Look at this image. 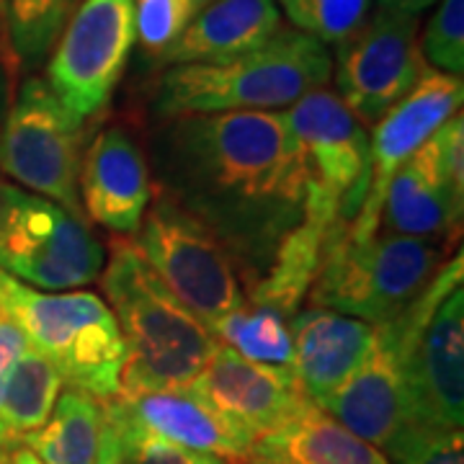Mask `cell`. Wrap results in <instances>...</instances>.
<instances>
[{
	"mask_svg": "<svg viewBox=\"0 0 464 464\" xmlns=\"http://www.w3.org/2000/svg\"><path fill=\"white\" fill-rule=\"evenodd\" d=\"M152 186L225 246L240 282L256 284L307 204L313 173L284 111L160 119L150 137Z\"/></svg>",
	"mask_w": 464,
	"mask_h": 464,
	"instance_id": "6da1fadb",
	"label": "cell"
},
{
	"mask_svg": "<svg viewBox=\"0 0 464 464\" xmlns=\"http://www.w3.org/2000/svg\"><path fill=\"white\" fill-rule=\"evenodd\" d=\"M99 279L127 348L119 395L188 387L197 380L217 341L155 276L132 237L111 243Z\"/></svg>",
	"mask_w": 464,
	"mask_h": 464,
	"instance_id": "7a4b0ae2",
	"label": "cell"
},
{
	"mask_svg": "<svg viewBox=\"0 0 464 464\" xmlns=\"http://www.w3.org/2000/svg\"><path fill=\"white\" fill-rule=\"evenodd\" d=\"M325 44L284 26L264 47L217 65L168 67L152 109L158 119L225 111H284L304 93L331 83Z\"/></svg>",
	"mask_w": 464,
	"mask_h": 464,
	"instance_id": "3957f363",
	"label": "cell"
},
{
	"mask_svg": "<svg viewBox=\"0 0 464 464\" xmlns=\"http://www.w3.org/2000/svg\"><path fill=\"white\" fill-rule=\"evenodd\" d=\"M451 258V246L420 237L374 232L351 240L346 219L328 235L313 289L310 307H328L384 325L420 297Z\"/></svg>",
	"mask_w": 464,
	"mask_h": 464,
	"instance_id": "277c9868",
	"label": "cell"
},
{
	"mask_svg": "<svg viewBox=\"0 0 464 464\" xmlns=\"http://www.w3.org/2000/svg\"><path fill=\"white\" fill-rule=\"evenodd\" d=\"M0 307L60 369L65 387L109 402L121 390L127 348L106 299L91 289L42 292L0 271Z\"/></svg>",
	"mask_w": 464,
	"mask_h": 464,
	"instance_id": "5b68a950",
	"label": "cell"
},
{
	"mask_svg": "<svg viewBox=\"0 0 464 464\" xmlns=\"http://www.w3.org/2000/svg\"><path fill=\"white\" fill-rule=\"evenodd\" d=\"M462 248L408 307L402 387L413 429L462 431L464 420Z\"/></svg>",
	"mask_w": 464,
	"mask_h": 464,
	"instance_id": "8992f818",
	"label": "cell"
},
{
	"mask_svg": "<svg viewBox=\"0 0 464 464\" xmlns=\"http://www.w3.org/2000/svg\"><path fill=\"white\" fill-rule=\"evenodd\" d=\"M0 170L24 191L83 217L78 179L83 160V121L63 106L44 78L29 75L3 116Z\"/></svg>",
	"mask_w": 464,
	"mask_h": 464,
	"instance_id": "52a82bcc",
	"label": "cell"
},
{
	"mask_svg": "<svg viewBox=\"0 0 464 464\" xmlns=\"http://www.w3.org/2000/svg\"><path fill=\"white\" fill-rule=\"evenodd\" d=\"M134 243L155 276L204 328L248 302L235 261L215 232L155 186Z\"/></svg>",
	"mask_w": 464,
	"mask_h": 464,
	"instance_id": "ba28073f",
	"label": "cell"
},
{
	"mask_svg": "<svg viewBox=\"0 0 464 464\" xmlns=\"http://www.w3.org/2000/svg\"><path fill=\"white\" fill-rule=\"evenodd\" d=\"M103 258L85 219L18 186L0 225V271L42 292H72L99 282Z\"/></svg>",
	"mask_w": 464,
	"mask_h": 464,
	"instance_id": "9c48e42d",
	"label": "cell"
},
{
	"mask_svg": "<svg viewBox=\"0 0 464 464\" xmlns=\"http://www.w3.org/2000/svg\"><path fill=\"white\" fill-rule=\"evenodd\" d=\"M134 47V0H81L47 57V85L81 121L101 114Z\"/></svg>",
	"mask_w": 464,
	"mask_h": 464,
	"instance_id": "30bf717a",
	"label": "cell"
},
{
	"mask_svg": "<svg viewBox=\"0 0 464 464\" xmlns=\"http://www.w3.org/2000/svg\"><path fill=\"white\" fill-rule=\"evenodd\" d=\"M420 16L374 3L364 26L333 50L335 93L372 130L429 70L420 47Z\"/></svg>",
	"mask_w": 464,
	"mask_h": 464,
	"instance_id": "8fae6325",
	"label": "cell"
},
{
	"mask_svg": "<svg viewBox=\"0 0 464 464\" xmlns=\"http://www.w3.org/2000/svg\"><path fill=\"white\" fill-rule=\"evenodd\" d=\"M462 78L429 67L413 91L372 127L364 199L356 215L346 222L351 240H366L380 230L382 201L392 176L431 140L444 121L462 111Z\"/></svg>",
	"mask_w": 464,
	"mask_h": 464,
	"instance_id": "7c38bea8",
	"label": "cell"
},
{
	"mask_svg": "<svg viewBox=\"0 0 464 464\" xmlns=\"http://www.w3.org/2000/svg\"><path fill=\"white\" fill-rule=\"evenodd\" d=\"M284 114L304 150L313 183L335 201L348 222L364 199L369 130L328 85L304 93L289 109H284Z\"/></svg>",
	"mask_w": 464,
	"mask_h": 464,
	"instance_id": "4fadbf2b",
	"label": "cell"
},
{
	"mask_svg": "<svg viewBox=\"0 0 464 464\" xmlns=\"http://www.w3.org/2000/svg\"><path fill=\"white\" fill-rule=\"evenodd\" d=\"M405 333L408 310L390 323L377 325L372 348L359 369L333 395L317 402L320 411L380 449L382 454L411 429L402 387Z\"/></svg>",
	"mask_w": 464,
	"mask_h": 464,
	"instance_id": "5bb4252c",
	"label": "cell"
},
{
	"mask_svg": "<svg viewBox=\"0 0 464 464\" xmlns=\"http://www.w3.org/2000/svg\"><path fill=\"white\" fill-rule=\"evenodd\" d=\"M188 390L253 439L313 405L292 369L256 364L222 343H217Z\"/></svg>",
	"mask_w": 464,
	"mask_h": 464,
	"instance_id": "9a60e30c",
	"label": "cell"
},
{
	"mask_svg": "<svg viewBox=\"0 0 464 464\" xmlns=\"http://www.w3.org/2000/svg\"><path fill=\"white\" fill-rule=\"evenodd\" d=\"M78 194L83 215L119 237H134L150 201L152 173L148 155L127 127H106L85 150Z\"/></svg>",
	"mask_w": 464,
	"mask_h": 464,
	"instance_id": "2e32d148",
	"label": "cell"
},
{
	"mask_svg": "<svg viewBox=\"0 0 464 464\" xmlns=\"http://www.w3.org/2000/svg\"><path fill=\"white\" fill-rule=\"evenodd\" d=\"M109 402L152 436L191 451L215 454L230 464L243 462L256 441L188 387L145 390L119 395Z\"/></svg>",
	"mask_w": 464,
	"mask_h": 464,
	"instance_id": "e0dca14e",
	"label": "cell"
},
{
	"mask_svg": "<svg viewBox=\"0 0 464 464\" xmlns=\"http://www.w3.org/2000/svg\"><path fill=\"white\" fill-rule=\"evenodd\" d=\"M292 372L313 402L333 395L359 369L377 325L328 307H302L289 320Z\"/></svg>",
	"mask_w": 464,
	"mask_h": 464,
	"instance_id": "ac0fdd59",
	"label": "cell"
},
{
	"mask_svg": "<svg viewBox=\"0 0 464 464\" xmlns=\"http://www.w3.org/2000/svg\"><path fill=\"white\" fill-rule=\"evenodd\" d=\"M341 219L343 215L335 201L317 183L310 181L304 217L295 230L284 235L264 276L248 286L246 299L250 304H264L286 320L297 315L320 271L328 235Z\"/></svg>",
	"mask_w": 464,
	"mask_h": 464,
	"instance_id": "d6986e66",
	"label": "cell"
},
{
	"mask_svg": "<svg viewBox=\"0 0 464 464\" xmlns=\"http://www.w3.org/2000/svg\"><path fill=\"white\" fill-rule=\"evenodd\" d=\"M462 212L464 201L451 194L436 145L429 140L392 176L382 201L377 232L454 246L462 232Z\"/></svg>",
	"mask_w": 464,
	"mask_h": 464,
	"instance_id": "ffe728a7",
	"label": "cell"
},
{
	"mask_svg": "<svg viewBox=\"0 0 464 464\" xmlns=\"http://www.w3.org/2000/svg\"><path fill=\"white\" fill-rule=\"evenodd\" d=\"M286 26L276 0H215L201 8L160 65H217L264 47Z\"/></svg>",
	"mask_w": 464,
	"mask_h": 464,
	"instance_id": "44dd1931",
	"label": "cell"
},
{
	"mask_svg": "<svg viewBox=\"0 0 464 464\" xmlns=\"http://www.w3.org/2000/svg\"><path fill=\"white\" fill-rule=\"evenodd\" d=\"M240 464H390V459L313 402L282 426L261 433Z\"/></svg>",
	"mask_w": 464,
	"mask_h": 464,
	"instance_id": "7402d4cb",
	"label": "cell"
},
{
	"mask_svg": "<svg viewBox=\"0 0 464 464\" xmlns=\"http://www.w3.org/2000/svg\"><path fill=\"white\" fill-rule=\"evenodd\" d=\"M103 429V402L75 387H63L50 420L21 439L42 464H93Z\"/></svg>",
	"mask_w": 464,
	"mask_h": 464,
	"instance_id": "603a6c76",
	"label": "cell"
},
{
	"mask_svg": "<svg viewBox=\"0 0 464 464\" xmlns=\"http://www.w3.org/2000/svg\"><path fill=\"white\" fill-rule=\"evenodd\" d=\"M65 387L60 369L29 343L21 353L0 398V426L5 436L18 444L24 436L39 431L57 405Z\"/></svg>",
	"mask_w": 464,
	"mask_h": 464,
	"instance_id": "cb8c5ba5",
	"label": "cell"
},
{
	"mask_svg": "<svg viewBox=\"0 0 464 464\" xmlns=\"http://www.w3.org/2000/svg\"><path fill=\"white\" fill-rule=\"evenodd\" d=\"M217 343L256 364L292 369V331L289 320L264 304H250L217 317L207 325Z\"/></svg>",
	"mask_w": 464,
	"mask_h": 464,
	"instance_id": "d4e9b609",
	"label": "cell"
},
{
	"mask_svg": "<svg viewBox=\"0 0 464 464\" xmlns=\"http://www.w3.org/2000/svg\"><path fill=\"white\" fill-rule=\"evenodd\" d=\"M11 50L21 70L47 63L57 36L72 14V0H0Z\"/></svg>",
	"mask_w": 464,
	"mask_h": 464,
	"instance_id": "484cf974",
	"label": "cell"
},
{
	"mask_svg": "<svg viewBox=\"0 0 464 464\" xmlns=\"http://www.w3.org/2000/svg\"><path fill=\"white\" fill-rule=\"evenodd\" d=\"M377 0H276L284 21L328 50L341 47L364 26Z\"/></svg>",
	"mask_w": 464,
	"mask_h": 464,
	"instance_id": "4316f807",
	"label": "cell"
},
{
	"mask_svg": "<svg viewBox=\"0 0 464 464\" xmlns=\"http://www.w3.org/2000/svg\"><path fill=\"white\" fill-rule=\"evenodd\" d=\"M418 47L426 65L447 75L464 72V0H439Z\"/></svg>",
	"mask_w": 464,
	"mask_h": 464,
	"instance_id": "83f0119b",
	"label": "cell"
},
{
	"mask_svg": "<svg viewBox=\"0 0 464 464\" xmlns=\"http://www.w3.org/2000/svg\"><path fill=\"white\" fill-rule=\"evenodd\" d=\"M103 415L114 423L121 444L124 464H230L215 454H201L191 449L176 447L166 439H158L145 429H140L124 413H119L111 402H103Z\"/></svg>",
	"mask_w": 464,
	"mask_h": 464,
	"instance_id": "f1b7e54d",
	"label": "cell"
},
{
	"mask_svg": "<svg viewBox=\"0 0 464 464\" xmlns=\"http://www.w3.org/2000/svg\"><path fill=\"white\" fill-rule=\"evenodd\" d=\"M188 0H134V44L150 60H160L191 24Z\"/></svg>",
	"mask_w": 464,
	"mask_h": 464,
	"instance_id": "f546056e",
	"label": "cell"
},
{
	"mask_svg": "<svg viewBox=\"0 0 464 464\" xmlns=\"http://www.w3.org/2000/svg\"><path fill=\"white\" fill-rule=\"evenodd\" d=\"M390 464H464L462 431L408 429L384 451Z\"/></svg>",
	"mask_w": 464,
	"mask_h": 464,
	"instance_id": "4dcf8cb0",
	"label": "cell"
},
{
	"mask_svg": "<svg viewBox=\"0 0 464 464\" xmlns=\"http://www.w3.org/2000/svg\"><path fill=\"white\" fill-rule=\"evenodd\" d=\"M436 152H439V163L441 173L447 179L451 194L459 201H464V119L462 111L454 114L449 121H444L436 134L431 137Z\"/></svg>",
	"mask_w": 464,
	"mask_h": 464,
	"instance_id": "1f68e13d",
	"label": "cell"
},
{
	"mask_svg": "<svg viewBox=\"0 0 464 464\" xmlns=\"http://www.w3.org/2000/svg\"><path fill=\"white\" fill-rule=\"evenodd\" d=\"M26 346H29V341H26L24 331L16 325V320L0 307V398H3L5 382L11 377V369L16 366V362L21 359V353L26 351ZM0 439H3L5 444H14V441L5 436L3 426H0Z\"/></svg>",
	"mask_w": 464,
	"mask_h": 464,
	"instance_id": "d6a6232c",
	"label": "cell"
},
{
	"mask_svg": "<svg viewBox=\"0 0 464 464\" xmlns=\"http://www.w3.org/2000/svg\"><path fill=\"white\" fill-rule=\"evenodd\" d=\"M93 464H124L121 459V444H119V433H116L114 423L103 415V429H101L99 451Z\"/></svg>",
	"mask_w": 464,
	"mask_h": 464,
	"instance_id": "836d02e7",
	"label": "cell"
},
{
	"mask_svg": "<svg viewBox=\"0 0 464 464\" xmlns=\"http://www.w3.org/2000/svg\"><path fill=\"white\" fill-rule=\"evenodd\" d=\"M0 63L5 65V70L14 75L18 81L21 75V67H18V60L14 50H11V42H8V32H5V21H3V8H0Z\"/></svg>",
	"mask_w": 464,
	"mask_h": 464,
	"instance_id": "e575fe53",
	"label": "cell"
},
{
	"mask_svg": "<svg viewBox=\"0 0 464 464\" xmlns=\"http://www.w3.org/2000/svg\"><path fill=\"white\" fill-rule=\"evenodd\" d=\"M439 0H377V5H384V8H395V11H402V14H413V16H420L423 11L433 8Z\"/></svg>",
	"mask_w": 464,
	"mask_h": 464,
	"instance_id": "d590c367",
	"label": "cell"
},
{
	"mask_svg": "<svg viewBox=\"0 0 464 464\" xmlns=\"http://www.w3.org/2000/svg\"><path fill=\"white\" fill-rule=\"evenodd\" d=\"M14 93H16V78L0 63V121H3V116H5L11 101H14Z\"/></svg>",
	"mask_w": 464,
	"mask_h": 464,
	"instance_id": "8d00e7d4",
	"label": "cell"
},
{
	"mask_svg": "<svg viewBox=\"0 0 464 464\" xmlns=\"http://www.w3.org/2000/svg\"><path fill=\"white\" fill-rule=\"evenodd\" d=\"M0 464H42L36 457H34L29 449L24 447L21 441L18 444H14V447L8 449L5 454H3V459H0Z\"/></svg>",
	"mask_w": 464,
	"mask_h": 464,
	"instance_id": "74e56055",
	"label": "cell"
},
{
	"mask_svg": "<svg viewBox=\"0 0 464 464\" xmlns=\"http://www.w3.org/2000/svg\"><path fill=\"white\" fill-rule=\"evenodd\" d=\"M16 191H18V186L8 183L3 176H0V225L5 222V215H8V209H11V204H14Z\"/></svg>",
	"mask_w": 464,
	"mask_h": 464,
	"instance_id": "f35d334b",
	"label": "cell"
},
{
	"mask_svg": "<svg viewBox=\"0 0 464 464\" xmlns=\"http://www.w3.org/2000/svg\"><path fill=\"white\" fill-rule=\"evenodd\" d=\"M215 0H188V5H191V11H194V16L199 14L201 8H207V5H212Z\"/></svg>",
	"mask_w": 464,
	"mask_h": 464,
	"instance_id": "ab89813d",
	"label": "cell"
},
{
	"mask_svg": "<svg viewBox=\"0 0 464 464\" xmlns=\"http://www.w3.org/2000/svg\"><path fill=\"white\" fill-rule=\"evenodd\" d=\"M11 447H14V444H5V441L0 439V459H3V454H5V451H8Z\"/></svg>",
	"mask_w": 464,
	"mask_h": 464,
	"instance_id": "60d3db41",
	"label": "cell"
},
{
	"mask_svg": "<svg viewBox=\"0 0 464 464\" xmlns=\"http://www.w3.org/2000/svg\"><path fill=\"white\" fill-rule=\"evenodd\" d=\"M72 3H75V5H78V3H81V0H72Z\"/></svg>",
	"mask_w": 464,
	"mask_h": 464,
	"instance_id": "b9f144b4",
	"label": "cell"
}]
</instances>
